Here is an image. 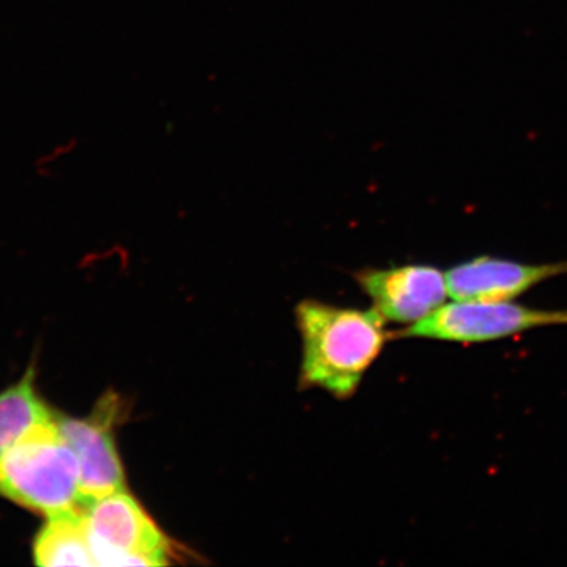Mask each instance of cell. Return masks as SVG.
Instances as JSON below:
<instances>
[{
  "mask_svg": "<svg viewBox=\"0 0 567 567\" xmlns=\"http://www.w3.org/2000/svg\"><path fill=\"white\" fill-rule=\"evenodd\" d=\"M37 566H95L82 506L47 517L32 544Z\"/></svg>",
  "mask_w": 567,
  "mask_h": 567,
  "instance_id": "obj_8",
  "label": "cell"
},
{
  "mask_svg": "<svg viewBox=\"0 0 567 567\" xmlns=\"http://www.w3.org/2000/svg\"><path fill=\"white\" fill-rule=\"evenodd\" d=\"M297 323L303 341L301 382L339 399L358 390L390 338L386 319L375 308L303 301L297 308Z\"/></svg>",
  "mask_w": 567,
  "mask_h": 567,
  "instance_id": "obj_1",
  "label": "cell"
},
{
  "mask_svg": "<svg viewBox=\"0 0 567 567\" xmlns=\"http://www.w3.org/2000/svg\"><path fill=\"white\" fill-rule=\"evenodd\" d=\"M82 514L95 566L169 563V540L125 488L85 503Z\"/></svg>",
  "mask_w": 567,
  "mask_h": 567,
  "instance_id": "obj_3",
  "label": "cell"
},
{
  "mask_svg": "<svg viewBox=\"0 0 567 567\" xmlns=\"http://www.w3.org/2000/svg\"><path fill=\"white\" fill-rule=\"evenodd\" d=\"M54 416V410L39 393L32 364L20 382L0 391V457L24 432Z\"/></svg>",
  "mask_w": 567,
  "mask_h": 567,
  "instance_id": "obj_9",
  "label": "cell"
},
{
  "mask_svg": "<svg viewBox=\"0 0 567 567\" xmlns=\"http://www.w3.org/2000/svg\"><path fill=\"white\" fill-rule=\"evenodd\" d=\"M364 293L386 320L413 324L446 303V275L431 265H404L357 275Z\"/></svg>",
  "mask_w": 567,
  "mask_h": 567,
  "instance_id": "obj_6",
  "label": "cell"
},
{
  "mask_svg": "<svg viewBox=\"0 0 567 567\" xmlns=\"http://www.w3.org/2000/svg\"><path fill=\"white\" fill-rule=\"evenodd\" d=\"M121 405L117 395L106 394L91 415L73 417L55 413L59 429L80 462L82 505L126 486L125 468L115 443Z\"/></svg>",
  "mask_w": 567,
  "mask_h": 567,
  "instance_id": "obj_5",
  "label": "cell"
},
{
  "mask_svg": "<svg viewBox=\"0 0 567 567\" xmlns=\"http://www.w3.org/2000/svg\"><path fill=\"white\" fill-rule=\"evenodd\" d=\"M447 293L454 300H511L537 284L567 275V260L522 264L496 257H476L446 271Z\"/></svg>",
  "mask_w": 567,
  "mask_h": 567,
  "instance_id": "obj_7",
  "label": "cell"
},
{
  "mask_svg": "<svg viewBox=\"0 0 567 567\" xmlns=\"http://www.w3.org/2000/svg\"><path fill=\"white\" fill-rule=\"evenodd\" d=\"M0 496L44 517L82 506L80 462L55 416L33 425L2 454Z\"/></svg>",
  "mask_w": 567,
  "mask_h": 567,
  "instance_id": "obj_2",
  "label": "cell"
},
{
  "mask_svg": "<svg viewBox=\"0 0 567 567\" xmlns=\"http://www.w3.org/2000/svg\"><path fill=\"white\" fill-rule=\"evenodd\" d=\"M554 324H567V309L527 308L507 300H454L410 324L401 336L481 344Z\"/></svg>",
  "mask_w": 567,
  "mask_h": 567,
  "instance_id": "obj_4",
  "label": "cell"
}]
</instances>
